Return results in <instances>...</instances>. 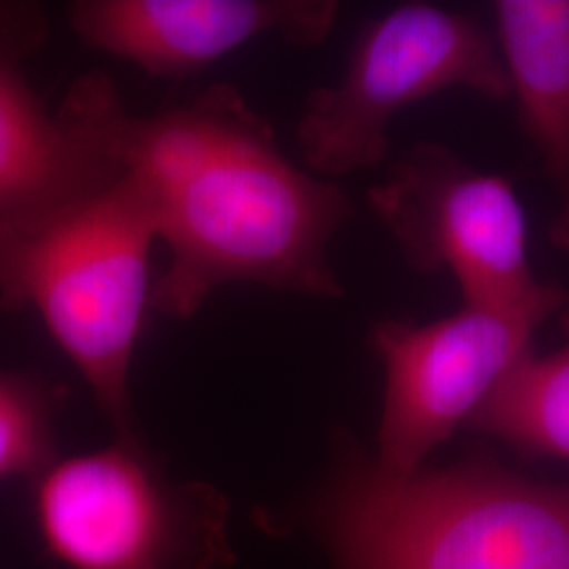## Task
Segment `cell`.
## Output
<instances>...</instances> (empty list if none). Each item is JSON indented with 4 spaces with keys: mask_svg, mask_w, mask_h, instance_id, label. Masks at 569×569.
I'll use <instances>...</instances> for the list:
<instances>
[{
    "mask_svg": "<svg viewBox=\"0 0 569 569\" xmlns=\"http://www.w3.org/2000/svg\"><path fill=\"white\" fill-rule=\"evenodd\" d=\"M84 79L103 148L142 192L169 249L152 310L186 321L226 284L345 293L329 244L352 201L336 180L293 163L232 84L140 117L106 74Z\"/></svg>",
    "mask_w": 569,
    "mask_h": 569,
    "instance_id": "obj_1",
    "label": "cell"
},
{
    "mask_svg": "<svg viewBox=\"0 0 569 569\" xmlns=\"http://www.w3.org/2000/svg\"><path fill=\"white\" fill-rule=\"evenodd\" d=\"M306 519L338 569H569V488L468 465L392 475L342 441Z\"/></svg>",
    "mask_w": 569,
    "mask_h": 569,
    "instance_id": "obj_2",
    "label": "cell"
},
{
    "mask_svg": "<svg viewBox=\"0 0 569 569\" xmlns=\"http://www.w3.org/2000/svg\"><path fill=\"white\" fill-rule=\"evenodd\" d=\"M159 241L121 169L81 194L0 226V305L37 312L117 437H136L131 366L150 308Z\"/></svg>",
    "mask_w": 569,
    "mask_h": 569,
    "instance_id": "obj_3",
    "label": "cell"
},
{
    "mask_svg": "<svg viewBox=\"0 0 569 569\" xmlns=\"http://www.w3.org/2000/svg\"><path fill=\"white\" fill-rule=\"evenodd\" d=\"M228 500L173 481L142 439L58 458L32 479V517L60 569H232Z\"/></svg>",
    "mask_w": 569,
    "mask_h": 569,
    "instance_id": "obj_4",
    "label": "cell"
},
{
    "mask_svg": "<svg viewBox=\"0 0 569 569\" xmlns=\"http://www.w3.org/2000/svg\"><path fill=\"white\" fill-rule=\"evenodd\" d=\"M448 89L509 98L496 37L441 4L388 9L361 30L342 77L308 96L296 129L306 167L333 180L382 163L395 117Z\"/></svg>",
    "mask_w": 569,
    "mask_h": 569,
    "instance_id": "obj_5",
    "label": "cell"
},
{
    "mask_svg": "<svg viewBox=\"0 0 569 569\" xmlns=\"http://www.w3.org/2000/svg\"><path fill=\"white\" fill-rule=\"evenodd\" d=\"M369 204L422 272H449L462 305L559 310L568 293L531 270L528 220L507 178L443 143H420L369 190Z\"/></svg>",
    "mask_w": 569,
    "mask_h": 569,
    "instance_id": "obj_6",
    "label": "cell"
},
{
    "mask_svg": "<svg viewBox=\"0 0 569 569\" xmlns=\"http://www.w3.org/2000/svg\"><path fill=\"white\" fill-rule=\"evenodd\" d=\"M550 308L462 305L430 323L380 321L371 348L385 369L373 460L392 475L428 456L468 425L489 392L529 350Z\"/></svg>",
    "mask_w": 569,
    "mask_h": 569,
    "instance_id": "obj_7",
    "label": "cell"
},
{
    "mask_svg": "<svg viewBox=\"0 0 569 569\" xmlns=\"http://www.w3.org/2000/svg\"><path fill=\"white\" fill-rule=\"evenodd\" d=\"M338 11L331 0H79L68 21L87 47L182 79L262 37L323 41Z\"/></svg>",
    "mask_w": 569,
    "mask_h": 569,
    "instance_id": "obj_8",
    "label": "cell"
},
{
    "mask_svg": "<svg viewBox=\"0 0 569 569\" xmlns=\"http://www.w3.org/2000/svg\"><path fill=\"white\" fill-rule=\"evenodd\" d=\"M37 9H0V226L34 216L112 178L119 167L81 81L58 110H47L23 72L41 44Z\"/></svg>",
    "mask_w": 569,
    "mask_h": 569,
    "instance_id": "obj_9",
    "label": "cell"
},
{
    "mask_svg": "<svg viewBox=\"0 0 569 569\" xmlns=\"http://www.w3.org/2000/svg\"><path fill=\"white\" fill-rule=\"evenodd\" d=\"M493 20L510 96L552 186L550 237L569 251V0H502Z\"/></svg>",
    "mask_w": 569,
    "mask_h": 569,
    "instance_id": "obj_10",
    "label": "cell"
},
{
    "mask_svg": "<svg viewBox=\"0 0 569 569\" xmlns=\"http://www.w3.org/2000/svg\"><path fill=\"white\" fill-rule=\"evenodd\" d=\"M468 425L529 453L569 458V345L529 350Z\"/></svg>",
    "mask_w": 569,
    "mask_h": 569,
    "instance_id": "obj_11",
    "label": "cell"
},
{
    "mask_svg": "<svg viewBox=\"0 0 569 569\" xmlns=\"http://www.w3.org/2000/svg\"><path fill=\"white\" fill-rule=\"evenodd\" d=\"M68 392L39 376L0 371V483L34 479L58 460V418Z\"/></svg>",
    "mask_w": 569,
    "mask_h": 569,
    "instance_id": "obj_12",
    "label": "cell"
}]
</instances>
